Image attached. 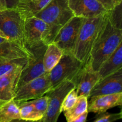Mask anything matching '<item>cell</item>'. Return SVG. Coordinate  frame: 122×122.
I'll return each mask as SVG.
<instances>
[{"label": "cell", "mask_w": 122, "mask_h": 122, "mask_svg": "<svg viewBox=\"0 0 122 122\" xmlns=\"http://www.w3.org/2000/svg\"><path fill=\"white\" fill-rule=\"evenodd\" d=\"M10 122H29V121H25V120H21V119H17V120H14L13 121Z\"/></svg>", "instance_id": "1f68e13d"}, {"label": "cell", "mask_w": 122, "mask_h": 122, "mask_svg": "<svg viewBox=\"0 0 122 122\" xmlns=\"http://www.w3.org/2000/svg\"><path fill=\"white\" fill-rule=\"evenodd\" d=\"M25 19L16 8L0 10V30L8 41L26 46Z\"/></svg>", "instance_id": "277c9868"}, {"label": "cell", "mask_w": 122, "mask_h": 122, "mask_svg": "<svg viewBox=\"0 0 122 122\" xmlns=\"http://www.w3.org/2000/svg\"><path fill=\"white\" fill-rule=\"evenodd\" d=\"M106 13L83 19L72 54L84 64L88 63L92 48L104 22Z\"/></svg>", "instance_id": "7a4b0ae2"}, {"label": "cell", "mask_w": 122, "mask_h": 122, "mask_svg": "<svg viewBox=\"0 0 122 122\" xmlns=\"http://www.w3.org/2000/svg\"><path fill=\"white\" fill-rule=\"evenodd\" d=\"M40 122H41V121H40Z\"/></svg>", "instance_id": "e575fe53"}, {"label": "cell", "mask_w": 122, "mask_h": 122, "mask_svg": "<svg viewBox=\"0 0 122 122\" xmlns=\"http://www.w3.org/2000/svg\"><path fill=\"white\" fill-rule=\"evenodd\" d=\"M20 119L19 107L13 99L0 105V122Z\"/></svg>", "instance_id": "ffe728a7"}, {"label": "cell", "mask_w": 122, "mask_h": 122, "mask_svg": "<svg viewBox=\"0 0 122 122\" xmlns=\"http://www.w3.org/2000/svg\"><path fill=\"white\" fill-rule=\"evenodd\" d=\"M53 27L60 29L74 16L67 0H51L34 15Z\"/></svg>", "instance_id": "8992f818"}, {"label": "cell", "mask_w": 122, "mask_h": 122, "mask_svg": "<svg viewBox=\"0 0 122 122\" xmlns=\"http://www.w3.org/2000/svg\"><path fill=\"white\" fill-rule=\"evenodd\" d=\"M85 64L79 60L72 53H63L57 65L49 72L52 88L66 80L74 83L76 76Z\"/></svg>", "instance_id": "5b68a950"}, {"label": "cell", "mask_w": 122, "mask_h": 122, "mask_svg": "<svg viewBox=\"0 0 122 122\" xmlns=\"http://www.w3.org/2000/svg\"><path fill=\"white\" fill-rule=\"evenodd\" d=\"M108 18L114 26L122 29V4L110 11H108Z\"/></svg>", "instance_id": "d4e9b609"}, {"label": "cell", "mask_w": 122, "mask_h": 122, "mask_svg": "<svg viewBox=\"0 0 122 122\" xmlns=\"http://www.w3.org/2000/svg\"><path fill=\"white\" fill-rule=\"evenodd\" d=\"M77 98L78 96L75 87L71 89L64 97L61 107V112H64L71 108L75 104Z\"/></svg>", "instance_id": "cb8c5ba5"}, {"label": "cell", "mask_w": 122, "mask_h": 122, "mask_svg": "<svg viewBox=\"0 0 122 122\" xmlns=\"http://www.w3.org/2000/svg\"><path fill=\"white\" fill-rule=\"evenodd\" d=\"M74 16L88 19L99 16L107 11L97 0H67Z\"/></svg>", "instance_id": "7c38bea8"}, {"label": "cell", "mask_w": 122, "mask_h": 122, "mask_svg": "<svg viewBox=\"0 0 122 122\" xmlns=\"http://www.w3.org/2000/svg\"><path fill=\"white\" fill-rule=\"evenodd\" d=\"M106 11H110L122 4V0H97Z\"/></svg>", "instance_id": "83f0119b"}, {"label": "cell", "mask_w": 122, "mask_h": 122, "mask_svg": "<svg viewBox=\"0 0 122 122\" xmlns=\"http://www.w3.org/2000/svg\"><path fill=\"white\" fill-rule=\"evenodd\" d=\"M19 0H0V5L4 8H15Z\"/></svg>", "instance_id": "f1b7e54d"}, {"label": "cell", "mask_w": 122, "mask_h": 122, "mask_svg": "<svg viewBox=\"0 0 122 122\" xmlns=\"http://www.w3.org/2000/svg\"><path fill=\"white\" fill-rule=\"evenodd\" d=\"M122 69V43L101 64L98 73L100 79Z\"/></svg>", "instance_id": "e0dca14e"}, {"label": "cell", "mask_w": 122, "mask_h": 122, "mask_svg": "<svg viewBox=\"0 0 122 122\" xmlns=\"http://www.w3.org/2000/svg\"><path fill=\"white\" fill-rule=\"evenodd\" d=\"M7 41H8V40L7 39V38H4V37H2L0 36V44H2V43H3V42H4Z\"/></svg>", "instance_id": "4dcf8cb0"}, {"label": "cell", "mask_w": 122, "mask_h": 122, "mask_svg": "<svg viewBox=\"0 0 122 122\" xmlns=\"http://www.w3.org/2000/svg\"><path fill=\"white\" fill-rule=\"evenodd\" d=\"M31 56L32 52L27 47L17 43L7 41L0 44V62Z\"/></svg>", "instance_id": "2e32d148"}, {"label": "cell", "mask_w": 122, "mask_h": 122, "mask_svg": "<svg viewBox=\"0 0 122 122\" xmlns=\"http://www.w3.org/2000/svg\"><path fill=\"white\" fill-rule=\"evenodd\" d=\"M2 9H3V8H2V7H1V5H0V10H2Z\"/></svg>", "instance_id": "836d02e7"}, {"label": "cell", "mask_w": 122, "mask_h": 122, "mask_svg": "<svg viewBox=\"0 0 122 122\" xmlns=\"http://www.w3.org/2000/svg\"><path fill=\"white\" fill-rule=\"evenodd\" d=\"M0 36H2V37H4V38H7L5 37V36L4 35V33H2V32H1V30H0Z\"/></svg>", "instance_id": "d6a6232c"}, {"label": "cell", "mask_w": 122, "mask_h": 122, "mask_svg": "<svg viewBox=\"0 0 122 122\" xmlns=\"http://www.w3.org/2000/svg\"><path fill=\"white\" fill-rule=\"evenodd\" d=\"M48 97L45 95L38 98L30 100L29 101L38 112L44 116L47 110L48 106Z\"/></svg>", "instance_id": "484cf974"}, {"label": "cell", "mask_w": 122, "mask_h": 122, "mask_svg": "<svg viewBox=\"0 0 122 122\" xmlns=\"http://www.w3.org/2000/svg\"><path fill=\"white\" fill-rule=\"evenodd\" d=\"M88 98L85 96L78 97L75 104L68 110L64 112L67 122L70 121L88 111Z\"/></svg>", "instance_id": "7402d4cb"}, {"label": "cell", "mask_w": 122, "mask_h": 122, "mask_svg": "<svg viewBox=\"0 0 122 122\" xmlns=\"http://www.w3.org/2000/svg\"><path fill=\"white\" fill-rule=\"evenodd\" d=\"M100 80L98 71H94L88 64H85L74 81L77 96H85L89 98L92 89Z\"/></svg>", "instance_id": "4fadbf2b"}, {"label": "cell", "mask_w": 122, "mask_h": 122, "mask_svg": "<svg viewBox=\"0 0 122 122\" xmlns=\"http://www.w3.org/2000/svg\"><path fill=\"white\" fill-rule=\"evenodd\" d=\"M51 0H19L17 10L25 19L34 16L43 9Z\"/></svg>", "instance_id": "ac0fdd59"}, {"label": "cell", "mask_w": 122, "mask_h": 122, "mask_svg": "<svg viewBox=\"0 0 122 122\" xmlns=\"http://www.w3.org/2000/svg\"><path fill=\"white\" fill-rule=\"evenodd\" d=\"M29 58H19L11 60L0 62V76L4 75L13 69L25 67Z\"/></svg>", "instance_id": "603a6c76"}, {"label": "cell", "mask_w": 122, "mask_h": 122, "mask_svg": "<svg viewBox=\"0 0 122 122\" xmlns=\"http://www.w3.org/2000/svg\"><path fill=\"white\" fill-rule=\"evenodd\" d=\"M83 18L73 16L62 26L55 36L52 43L63 53H72Z\"/></svg>", "instance_id": "30bf717a"}, {"label": "cell", "mask_w": 122, "mask_h": 122, "mask_svg": "<svg viewBox=\"0 0 122 122\" xmlns=\"http://www.w3.org/2000/svg\"><path fill=\"white\" fill-rule=\"evenodd\" d=\"M75 83L71 81L66 80L52 88L46 95L48 97V106L41 122H57L61 113V107L66 95L73 88Z\"/></svg>", "instance_id": "9c48e42d"}, {"label": "cell", "mask_w": 122, "mask_h": 122, "mask_svg": "<svg viewBox=\"0 0 122 122\" xmlns=\"http://www.w3.org/2000/svg\"><path fill=\"white\" fill-rule=\"evenodd\" d=\"M52 89L49 72H46L19 88L13 100L17 103L30 101L43 96Z\"/></svg>", "instance_id": "ba28073f"}, {"label": "cell", "mask_w": 122, "mask_h": 122, "mask_svg": "<svg viewBox=\"0 0 122 122\" xmlns=\"http://www.w3.org/2000/svg\"><path fill=\"white\" fill-rule=\"evenodd\" d=\"M19 107L20 119L25 121L36 122L41 121L44 116L35 108L29 101L17 103Z\"/></svg>", "instance_id": "44dd1931"}, {"label": "cell", "mask_w": 122, "mask_h": 122, "mask_svg": "<svg viewBox=\"0 0 122 122\" xmlns=\"http://www.w3.org/2000/svg\"><path fill=\"white\" fill-rule=\"evenodd\" d=\"M60 29L48 25L35 16L26 19L25 21V44L27 48L43 43H52Z\"/></svg>", "instance_id": "3957f363"}, {"label": "cell", "mask_w": 122, "mask_h": 122, "mask_svg": "<svg viewBox=\"0 0 122 122\" xmlns=\"http://www.w3.org/2000/svg\"><path fill=\"white\" fill-rule=\"evenodd\" d=\"M63 54V51L54 43L47 45L43 57V63L46 72H50L57 65Z\"/></svg>", "instance_id": "d6986e66"}, {"label": "cell", "mask_w": 122, "mask_h": 122, "mask_svg": "<svg viewBox=\"0 0 122 122\" xmlns=\"http://www.w3.org/2000/svg\"><path fill=\"white\" fill-rule=\"evenodd\" d=\"M46 46L41 43L35 46L29 48L32 52V56L28 58L27 64L21 71L16 91L27 82L46 73L43 63V57Z\"/></svg>", "instance_id": "52a82bcc"}, {"label": "cell", "mask_w": 122, "mask_h": 122, "mask_svg": "<svg viewBox=\"0 0 122 122\" xmlns=\"http://www.w3.org/2000/svg\"><path fill=\"white\" fill-rule=\"evenodd\" d=\"M88 112H85L81 116H78L77 117L75 118V119H73V120H70V121L67 122H86L87 119V117H88Z\"/></svg>", "instance_id": "f546056e"}, {"label": "cell", "mask_w": 122, "mask_h": 122, "mask_svg": "<svg viewBox=\"0 0 122 122\" xmlns=\"http://www.w3.org/2000/svg\"><path fill=\"white\" fill-rule=\"evenodd\" d=\"M88 106V113L100 114L108 110L122 104V92L110 95H99L89 98Z\"/></svg>", "instance_id": "9a60e30c"}, {"label": "cell", "mask_w": 122, "mask_h": 122, "mask_svg": "<svg viewBox=\"0 0 122 122\" xmlns=\"http://www.w3.org/2000/svg\"><path fill=\"white\" fill-rule=\"evenodd\" d=\"M122 92V69L101 79L93 88L91 97Z\"/></svg>", "instance_id": "8fae6325"}, {"label": "cell", "mask_w": 122, "mask_h": 122, "mask_svg": "<svg viewBox=\"0 0 122 122\" xmlns=\"http://www.w3.org/2000/svg\"><path fill=\"white\" fill-rule=\"evenodd\" d=\"M122 117V112L117 113H105L99 114L96 119L93 122H114L121 119Z\"/></svg>", "instance_id": "4316f807"}, {"label": "cell", "mask_w": 122, "mask_h": 122, "mask_svg": "<svg viewBox=\"0 0 122 122\" xmlns=\"http://www.w3.org/2000/svg\"><path fill=\"white\" fill-rule=\"evenodd\" d=\"M24 67L15 68L0 76V105L13 99Z\"/></svg>", "instance_id": "5bb4252c"}, {"label": "cell", "mask_w": 122, "mask_h": 122, "mask_svg": "<svg viewBox=\"0 0 122 122\" xmlns=\"http://www.w3.org/2000/svg\"><path fill=\"white\" fill-rule=\"evenodd\" d=\"M122 43V29L112 24L107 11L104 22L94 44L88 64L94 71H97L101 64L112 54Z\"/></svg>", "instance_id": "6da1fadb"}]
</instances>
